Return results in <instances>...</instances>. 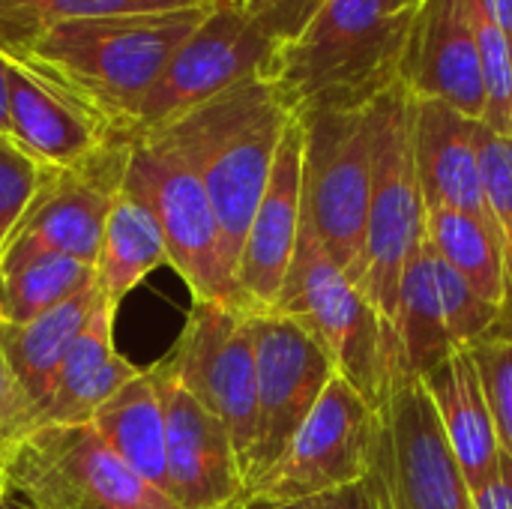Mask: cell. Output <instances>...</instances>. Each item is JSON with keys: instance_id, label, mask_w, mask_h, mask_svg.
<instances>
[{"instance_id": "cell-11", "label": "cell", "mask_w": 512, "mask_h": 509, "mask_svg": "<svg viewBox=\"0 0 512 509\" xmlns=\"http://www.w3.org/2000/svg\"><path fill=\"white\" fill-rule=\"evenodd\" d=\"M276 48L279 45L246 15L243 6L207 3L201 24L174 51L165 72L138 105L129 138L183 117L246 78H267Z\"/></svg>"}, {"instance_id": "cell-4", "label": "cell", "mask_w": 512, "mask_h": 509, "mask_svg": "<svg viewBox=\"0 0 512 509\" xmlns=\"http://www.w3.org/2000/svg\"><path fill=\"white\" fill-rule=\"evenodd\" d=\"M270 312L294 318L330 354L336 375L375 411H384L390 396L405 387L393 330L366 294L330 261L306 222L300 225L297 252L279 303Z\"/></svg>"}, {"instance_id": "cell-20", "label": "cell", "mask_w": 512, "mask_h": 509, "mask_svg": "<svg viewBox=\"0 0 512 509\" xmlns=\"http://www.w3.org/2000/svg\"><path fill=\"white\" fill-rule=\"evenodd\" d=\"M477 123L435 99H414V159L426 210H462L495 228L483 195ZM498 231V228H495Z\"/></svg>"}, {"instance_id": "cell-35", "label": "cell", "mask_w": 512, "mask_h": 509, "mask_svg": "<svg viewBox=\"0 0 512 509\" xmlns=\"http://www.w3.org/2000/svg\"><path fill=\"white\" fill-rule=\"evenodd\" d=\"M321 507L324 509H393V498H390V489H387V480H384V471L378 465V456H375V468L345 486V489H336V492H327L321 495Z\"/></svg>"}, {"instance_id": "cell-24", "label": "cell", "mask_w": 512, "mask_h": 509, "mask_svg": "<svg viewBox=\"0 0 512 509\" xmlns=\"http://www.w3.org/2000/svg\"><path fill=\"white\" fill-rule=\"evenodd\" d=\"M393 342L402 384L423 381V375H429L435 366H441L450 354L459 351L444 321L429 240L405 267L399 285V309L393 321Z\"/></svg>"}, {"instance_id": "cell-29", "label": "cell", "mask_w": 512, "mask_h": 509, "mask_svg": "<svg viewBox=\"0 0 512 509\" xmlns=\"http://www.w3.org/2000/svg\"><path fill=\"white\" fill-rule=\"evenodd\" d=\"M477 153H480V174H483V195L498 228L504 273H507V306L498 333L512 336V135H498L480 120Z\"/></svg>"}, {"instance_id": "cell-43", "label": "cell", "mask_w": 512, "mask_h": 509, "mask_svg": "<svg viewBox=\"0 0 512 509\" xmlns=\"http://www.w3.org/2000/svg\"><path fill=\"white\" fill-rule=\"evenodd\" d=\"M207 3H228V6H243L246 9V0H207Z\"/></svg>"}, {"instance_id": "cell-3", "label": "cell", "mask_w": 512, "mask_h": 509, "mask_svg": "<svg viewBox=\"0 0 512 509\" xmlns=\"http://www.w3.org/2000/svg\"><path fill=\"white\" fill-rule=\"evenodd\" d=\"M204 15L207 6H192L63 21L48 27L24 51L9 54H27L51 69L129 138L138 105Z\"/></svg>"}, {"instance_id": "cell-37", "label": "cell", "mask_w": 512, "mask_h": 509, "mask_svg": "<svg viewBox=\"0 0 512 509\" xmlns=\"http://www.w3.org/2000/svg\"><path fill=\"white\" fill-rule=\"evenodd\" d=\"M12 423H15V384H12V375L0 354V444L6 441Z\"/></svg>"}, {"instance_id": "cell-38", "label": "cell", "mask_w": 512, "mask_h": 509, "mask_svg": "<svg viewBox=\"0 0 512 509\" xmlns=\"http://www.w3.org/2000/svg\"><path fill=\"white\" fill-rule=\"evenodd\" d=\"M0 138H9V75H6L3 51H0Z\"/></svg>"}, {"instance_id": "cell-1", "label": "cell", "mask_w": 512, "mask_h": 509, "mask_svg": "<svg viewBox=\"0 0 512 509\" xmlns=\"http://www.w3.org/2000/svg\"><path fill=\"white\" fill-rule=\"evenodd\" d=\"M291 120L294 114L285 108L276 87L264 75H255L183 117L144 132L177 150L201 177L219 219L234 279L252 216L270 183Z\"/></svg>"}, {"instance_id": "cell-28", "label": "cell", "mask_w": 512, "mask_h": 509, "mask_svg": "<svg viewBox=\"0 0 512 509\" xmlns=\"http://www.w3.org/2000/svg\"><path fill=\"white\" fill-rule=\"evenodd\" d=\"M192 6H207V0H0V51H24L48 27L63 21Z\"/></svg>"}, {"instance_id": "cell-18", "label": "cell", "mask_w": 512, "mask_h": 509, "mask_svg": "<svg viewBox=\"0 0 512 509\" xmlns=\"http://www.w3.org/2000/svg\"><path fill=\"white\" fill-rule=\"evenodd\" d=\"M402 84L414 99H435L471 120H483V69L465 0H423L414 9Z\"/></svg>"}, {"instance_id": "cell-42", "label": "cell", "mask_w": 512, "mask_h": 509, "mask_svg": "<svg viewBox=\"0 0 512 509\" xmlns=\"http://www.w3.org/2000/svg\"><path fill=\"white\" fill-rule=\"evenodd\" d=\"M0 509H36L30 501H24L21 495H15V492H6L3 498H0Z\"/></svg>"}, {"instance_id": "cell-31", "label": "cell", "mask_w": 512, "mask_h": 509, "mask_svg": "<svg viewBox=\"0 0 512 509\" xmlns=\"http://www.w3.org/2000/svg\"><path fill=\"white\" fill-rule=\"evenodd\" d=\"M432 270H435V285L444 309L447 330L459 348H471L492 333H498L504 321V309L486 300L462 273H456L435 249H432Z\"/></svg>"}, {"instance_id": "cell-6", "label": "cell", "mask_w": 512, "mask_h": 509, "mask_svg": "<svg viewBox=\"0 0 512 509\" xmlns=\"http://www.w3.org/2000/svg\"><path fill=\"white\" fill-rule=\"evenodd\" d=\"M6 492L36 509H180L93 429L48 426L0 447Z\"/></svg>"}, {"instance_id": "cell-15", "label": "cell", "mask_w": 512, "mask_h": 509, "mask_svg": "<svg viewBox=\"0 0 512 509\" xmlns=\"http://www.w3.org/2000/svg\"><path fill=\"white\" fill-rule=\"evenodd\" d=\"M9 138L45 168H72L123 135L66 81L27 54H3Z\"/></svg>"}, {"instance_id": "cell-19", "label": "cell", "mask_w": 512, "mask_h": 509, "mask_svg": "<svg viewBox=\"0 0 512 509\" xmlns=\"http://www.w3.org/2000/svg\"><path fill=\"white\" fill-rule=\"evenodd\" d=\"M114 318L117 306L102 294L81 327L78 339L72 342L54 387L42 408L24 423V429L12 438H24L36 429L48 426H81L90 423L93 414L123 387L129 384L141 369L129 363L123 354L114 348Z\"/></svg>"}, {"instance_id": "cell-26", "label": "cell", "mask_w": 512, "mask_h": 509, "mask_svg": "<svg viewBox=\"0 0 512 509\" xmlns=\"http://www.w3.org/2000/svg\"><path fill=\"white\" fill-rule=\"evenodd\" d=\"M96 282V267L60 252L0 258V324L33 321Z\"/></svg>"}, {"instance_id": "cell-32", "label": "cell", "mask_w": 512, "mask_h": 509, "mask_svg": "<svg viewBox=\"0 0 512 509\" xmlns=\"http://www.w3.org/2000/svg\"><path fill=\"white\" fill-rule=\"evenodd\" d=\"M468 351L477 363V372H480V381H483V390L489 399L498 444L512 459V336L495 333V336L471 345Z\"/></svg>"}, {"instance_id": "cell-34", "label": "cell", "mask_w": 512, "mask_h": 509, "mask_svg": "<svg viewBox=\"0 0 512 509\" xmlns=\"http://www.w3.org/2000/svg\"><path fill=\"white\" fill-rule=\"evenodd\" d=\"M324 0H246V15L276 42L294 39Z\"/></svg>"}, {"instance_id": "cell-44", "label": "cell", "mask_w": 512, "mask_h": 509, "mask_svg": "<svg viewBox=\"0 0 512 509\" xmlns=\"http://www.w3.org/2000/svg\"><path fill=\"white\" fill-rule=\"evenodd\" d=\"M222 509H246V501H237V504H231V507H222Z\"/></svg>"}, {"instance_id": "cell-33", "label": "cell", "mask_w": 512, "mask_h": 509, "mask_svg": "<svg viewBox=\"0 0 512 509\" xmlns=\"http://www.w3.org/2000/svg\"><path fill=\"white\" fill-rule=\"evenodd\" d=\"M45 165L27 156L12 138H0V255L21 222L24 210L30 207Z\"/></svg>"}, {"instance_id": "cell-5", "label": "cell", "mask_w": 512, "mask_h": 509, "mask_svg": "<svg viewBox=\"0 0 512 509\" xmlns=\"http://www.w3.org/2000/svg\"><path fill=\"white\" fill-rule=\"evenodd\" d=\"M372 198L366 222L363 294L393 330L408 261L426 243V198L414 159V96L399 81L369 108Z\"/></svg>"}, {"instance_id": "cell-12", "label": "cell", "mask_w": 512, "mask_h": 509, "mask_svg": "<svg viewBox=\"0 0 512 509\" xmlns=\"http://www.w3.org/2000/svg\"><path fill=\"white\" fill-rule=\"evenodd\" d=\"M252 336L258 405L255 441L246 465V492L285 456L288 444L336 378L330 354L294 318L282 312H252Z\"/></svg>"}, {"instance_id": "cell-17", "label": "cell", "mask_w": 512, "mask_h": 509, "mask_svg": "<svg viewBox=\"0 0 512 509\" xmlns=\"http://www.w3.org/2000/svg\"><path fill=\"white\" fill-rule=\"evenodd\" d=\"M300 225H303V126L294 117L279 144L270 183L252 216L237 264V288L249 312L276 309L297 252Z\"/></svg>"}, {"instance_id": "cell-16", "label": "cell", "mask_w": 512, "mask_h": 509, "mask_svg": "<svg viewBox=\"0 0 512 509\" xmlns=\"http://www.w3.org/2000/svg\"><path fill=\"white\" fill-rule=\"evenodd\" d=\"M159 396L165 411L168 495L180 509H222L243 501L246 483L225 423L183 390L159 363Z\"/></svg>"}, {"instance_id": "cell-39", "label": "cell", "mask_w": 512, "mask_h": 509, "mask_svg": "<svg viewBox=\"0 0 512 509\" xmlns=\"http://www.w3.org/2000/svg\"><path fill=\"white\" fill-rule=\"evenodd\" d=\"M486 9L492 12V18L498 21V27L504 30V36L512 45V0H483Z\"/></svg>"}, {"instance_id": "cell-10", "label": "cell", "mask_w": 512, "mask_h": 509, "mask_svg": "<svg viewBox=\"0 0 512 509\" xmlns=\"http://www.w3.org/2000/svg\"><path fill=\"white\" fill-rule=\"evenodd\" d=\"M384 411H375L345 378H333L285 456L243 501H309L363 480L375 468Z\"/></svg>"}, {"instance_id": "cell-2", "label": "cell", "mask_w": 512, "mask_h": 509, "mask_svg": "<svg viewBox=\"0 0 512 509\" xmlns=\"http://www.w3.org/2000/svg\"><path fill=\"white\" fill-rule=\"evenodd\" d=\"M414 12L390 15L384 0H324L309 24L276 48L267 81L300 120L360 111L402 81Z\"/></svg>"}, {"instance_id": "cell-21", "label": "cell", "mask_w": 512, "mask_h": 509, "mask_svg": "<svg viewBox=\"0 0 512 509\" xmlns=\"http://www.w3.org/2000/svg\"><path fill=\"white\" fill-rule=\"evenodd\" d=\"M99 297H102V288L93 282L90 288L78 291L57 309L33 321L0 324V354L15 384V423L3 444H9L48 399L54 378Z\"/></svg>"}, {"instance_id": "cell-14", "label": "cell", "mask_w": 512, "mask_h": 509, "mask_svg": "<svg viewBox=\"0 0 512 509\" xmlns=\"http://www.w3.org/2000/svg\"><path fill=\"white\" fill-rule=\"evenodd\" d=\"M378 465L393 509H474V495L423 381L405 384L390 396Z\"/></svg>"}, {"instance_id": "cell-7", "label": "cell", "mask_w": 512, "mask_h": 509, "mask_svg": "<svg viewBox=\"0 0 512 509\" xmlns=\"http://www.w3.org/2000/svg\"><path fill=\"white\" fill-rule=\"evenodd\" d=\"M123 186L156 216L168 267L183 279L192 303H222L246 309L225 255L219 219L195 168L153 135L129 138Z\"/></svg>"}, {"instance_id": "cell-22", "label": "cell", "mask_w": 512, "mask_h": 509, "mask_svg": "<svg viewBox=\"0 0 512 509\" xmlns=\"http://www.w3.org/2000/svg\"><path fill=\"white\" fill-rule=\"evenodd\" d=\"M423 387L438 411L465 483L471 495H477L498 474L501 444L471 351L459 348L456 354H450L441 366L423 375Z\"/></svg>"}, {"instance_id": "cell-25", "label": "cell", "mask_w": 512, "mask_h": 509, "mask_svg": "<svg viewBox=\"0 0 512 509\" xmlns=\"http://www.w3.org/2000/svg\"><path fill=\"white\" fill-rule=\"evenodd\" d=\"M168 264V249L153 210L126 186H120L96 261V285L120 309L123 297L153 270Z\"/></svg>"}, {"instance_id": "cell-40", "label": "cell", "mask_w": 512, "mask_h": 509, "mask_svg": "<svg viewBox=\"0 0 512 509\" xmlns=\"http://www.w3.org/2000/svg\"><path fill=\"white\" fill-rule=\"evenodd\" d=\"M246 509H324L321 507V498H309V501H288V504H273V501H258V498H249Z\"/></svg>"}, {"instance_id": "cell-9", "label": "cell", "mask_w": 512, "mask_h": 509, "mask_svg": "<svg viewBox=\"0 0 512 509\" xmlns=\"http://www.w3.org/2000/svg\"><path fill=\"white\" fill-rule=\"evenodd\" d=\"M156 363L225 423L246 483L258 405L252 312L222 303H192L180 339Z\"/></svg>"}, {"instance_id": "cell-27", "label": "cell", "mask_w": 512, "mask_h": 509, "mask_svg": "<svg viewBox=\"0 0 512 509\" xmlns=\"http://www.w3.org/2000/svg\"><path fill=\"white\" fill-rule=\"evenodd\" d=\"M426 240L486 300H492L501 309L507 306L504 252H501L498 231L492 225H486L483 219L471 213L438 207V210H429Z\"/></svg>"}, {"instance_id": "cell-36", "label": "cell", "mask_w": 512, "mask_h": 509, "mask_svg": "<svg viewBox=\"0 0 512 509\" xmlns=\"http://www.w3.org/2000/svg\"><path fill=\"white\" fill-rule=\"evenodd\" d=\"M474 509H512V459L501 450L498 474L474 495Z\"/></svg>"}, {"instance_id": "cell-41", "label": "cell", "mask_w": 512, "mask_h": 509, "mask_svg": "<svg viewBox=\"0 0 512 509\" xmlns=\"http://www.w3.org/2000/svg\"><path fill=\"white\" fill-rule=\"evenodd\" d=\"M423 0H384V9L390 15H402V12H414Z\"/></svg>"}, {"instance_id": "cell-23", "label": "cell", "mask_w": 512, "mask_h": 509, "mask_svg": "<svg viewBox=\"0 0 512 509\" xmlns=\"http://www.w3.org/2000/svg\"><path fill=\"white\" fill-rule=\"evenodd\" d=\"M93 429L99 438L147 483L168 495V462H165V411L159 396V378L141 369L123 384L96 414ZM171 498V495H168Z\"/></svg>"}, {"instance_id": "cell-13", "label": "cell", "mask_w": 512, "mask_h": 509, "mask_svg": "<svg viewBox=\"0 0 512 509\" xmlns=\"http://www.w3.org/2000/svg\"><path fill=\"white\" fill-rule=\"evenodd\" d=\"M126 156L129 138H120L72 168H45L3 255L60 252L96 267L105 222L123 186Z\"/></svg>"}, {"instance_id": "cell-45", "label": "cell", "mask_w": 512, "mask_h": 509, "mask_svg": "<svg viewBox=\"0 0 512 509\" xmlns=\"http://www.w3.org/2000/svg\"><path fill=\"white\" fill-rule=\"evenodd\" d=\"M6 495V483H3V471H0V498Z\"/></svg>"}, {"instance_id": "cell-8", "label": "cell", "mask_w": 512, "mask_h": 509, "mask_svg": "<svg viewBox=\"0 0 512 509\" xmlns=\"http://www.w3.org/2000/svg\"><path fill=\"white\" fill-rule=\"evenodd\" d=\"M303 126V222L330 261L363 288L372 198L369 111H321Z\"/></svg>"}, {"instance_id": "cell-30", "label": "cell", "mask_w": 512, "mask_h": 509, "mask_svg": "<svg viewBox=\"0 0 512 509\" xmlns=\"http://www.w3.org/2000/svg\"><path fill=\"white\" fill-rule=\"evenodd\" d=\"M468 18L474 27L480 69H483V90H486V114L483 123L498 132L512 135V45L486 9L483 0H465Z\"/></svg>"}]
</instances>
